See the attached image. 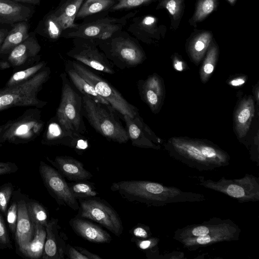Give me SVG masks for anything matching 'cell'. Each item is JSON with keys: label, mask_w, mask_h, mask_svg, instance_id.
Wrapping results in <instances>:
<instances>
[{"label": "cell", "mask_w": 259, "mask_h": 259, "mask_svg": "<svg viewBox=\"0 0 259 259\" xmlns=\"http://www.w3.org/2000/svg\"><path fill=\"white\" fill-rule=\"evenodd\" d=\"M170 155L192 168L210 171L230 164L227 153L214 146L199 143L175 142Z\"/></svg>", "instance_id": "cell-1"}, {"label": "cell", "mask_w": 259, "mask_h": 259, "mask_svg": "<svg viewBox=\"0 0 259 259\" xmlns=\"http://www.w3.org/2000/svg\"><path fill=\"white\" fill-rule=\"evenodd\" d=\"M134 200L149 206H162L177 202H195L206 200L201 194L185 192L175 187L149 181H138L132 190Z\"/></svg>", "instance_id": "cell-2"}, {"label": "cell", "mask_w": 259, "mask_h": 259, "mask_svg": "<svg viewBox=\"0 0 259 259\" xmlns=\"http://www.w3.org/2000/svg\"><path fill=\"white\" fill-rule=\"evenodd\" d=\"M50 74V68L46 66L26 81L0 89V111L17 107H44L47 102L39 99L37 95Z\"/></svg>", "instance_id": "cell-3"}, {"label": "cell", "mask_w": 259, "mask_h": 259, "mask_svg": "<svg viewBox=\"0 0 259 259\" xmlns=\"http://www.w3.org/2000/svg\"><path fill=\"white\" fill-rule=\"evenodd\" d=\"M96 41L107 59L121 69L136 66L144 59V52L137 39L127 31L122 30L108 39Z\"/></svg>", "instance_id": "cell-4"}, {"label": "cell", "mask_w": 259, "mask_h": 259, "mask_svg": "<svg viewBox=\"0 0 259 259\" xmlns=\"http://www.w3.org/2000/svg\"><path fill=\"white\" fill-rule=\"evenodd\" d=\"M82 99L84 116L98 133L107 139L119 144L128 141L125 128L111 110L88 96L82 95Z\"/></svg>", "instance_id": "cell-5"}, {"label": "cell", "mask_w": 259, "mask_h": 259, "mask_svg": "<svg viewBox=\"0 0 259 259\" xmlns=\"http://www.w3.org/2000/svg\"><path fill=\"white\" fill-rule=\"evenodd\" d=\"M44 125L39 108L27 109L16 119L5 123L0 132V147L5 143L18 145L32 142L40 135Z\"/></svg>", "instance_id": "cell-6"}, {"label": "cell", "mask_w": 259, "mask_h": 259, "mask_svg": "<svg viewBox=\"0 0 259 259\" xmlns=\"http://www.w3.org/2000/svg\"><path fill=\"white\" fill-rule=\"evenodd\" d=\"M137 12L115 18L103 16L92 21H85L73 28L64 30L62 36L67 38L81 37L103 40L111 37L114 34L123 30L130 19Z\"/></svg>", "instance_id": "cell-7"}, {"label": "cell", "mask_w": 259, "mask_h": 259, "mask_svg": "<svg viewBox=\"0 0 259 259\" xmlns=\"http://www.w3.org/2000/svg\"><path fill=\"white\" fill-rule=\"evenodd\" d=\"M61 97L55 117L64 128L81 134L86 128L82 117V99L74 90L66 73L60 74Z\"/></svg>", "instance_id": "cell-8"}, {"label": "cell", "mask_w": 259, "mask_h": 259, "mask_svg": "<svg viewBox=\"0 0 259 259\" xmlns=\"http://www.w3.org/2000/svg\"><path fill=\"white\" fill-rule=\"evenodd\" d=\"M198 184L206 188L225 194L239 202L259 200V179L250 174L239 179H228L222 177L218 181L197 177Z\"/></svg>", "instance_id": "cell-9"}, {"label": "cell", "mask_w": 259, "mask_h": 259, "mask_svg": "<svg viewBox=\"0 0 259 259\" xmlns=\"http://www.w3.org/2000/svg\"><path fill=\"white\" fill-rule=\"evenodd\" d=\"M78 217L96 222L119 237L123 232L120 217L105 200L96 197L77 200Z\"/></svg>", "instance_id": "cell-10"}, {"label": "cell", "mask_w": 259, "mask_h": 259, "mask_svg": "<svg viewBox=\"0 0 259 259\" xmlns=\"http://www.w3.org/2000/svg\"><path fill=\"white\" fill-rule=\"evenodd\" d=\"M75 70L94 88L97 93L106 100L110 106L122 116L134 117L138 115L136 108L104 78L76 61H70Z\"/></svg>", "instance_id": "cell-11"}, {"label": "cell", "mask_w": 259, "mask_h": 259, "mask_svg": "<svg viewBox=\"0 0 259 259\" xmlns=\"http://www.w3.org/2000/svg\"><path fill=\"white\" fill-rule=\"evenodd\" d=\"M72 47L67 55L94 70L113 74V66L99 49L96 40L85 38H72Z\"/></svg>", "instance_id": "cell-12"}, {"label": "cell", "mask_w": 259, "mask_h": 259, "mask_svg": "<svg viewBox=\"0 0 259 259\" xmlns=\"http://www.w3.org/2000/svg\"><path fill=\"white\" fill-rule=\"evenodd\" d=\"M41 46L35 32H30L28 37L13 49L5 58L0 59V69L13 68L18 71L39 62L38 55Z\"/></svg>", "instance_id": "cell-13"}, {"label": "cell", "mask_w": 259, "mask_h": 259, "mask_svg": "<svg viewBox=\"0 0 259 259\" xmlns=\"http://www.w3.org/2000/svg\"><path fill=\"white\" fill-rule=\"evenodd\" d=\"M39 172L45 186L58 204L78 210L77 200L72 195L65 178L56 169L40 161Z\"/></svg>", "instance_id": "cell-14"}, {"label": "cell", "mask_w": 259, "mask_h": 259, "mask_svg": "<svg viewBox=\"0 0 259 259\" xmlns=\"http://www.w3.org/2000/svg\"><path fill=\"white\" fill-rule=\"evenodd\" d=\"M41 144L47 146L64 145L81 154L89 147L88 140L81 134L64 128L55 116L48 122Z\"/></svg>", "instance_id": "cell-15"}, {"label": "cell", "mask_w": 259, "mask_h": 259, "mask_svg": "<svg viewBox=\"0 0 259 259\" xmlns=\"http://www.w3.org/2000/svg\"><path fill=\"white\" fill-rule=\"evenodd\" d=\"M241 230L235 223L211 233L207 235L188 237L179 241L184 248L195 251L199 248L225 241L239 240Z\"/></svg>", "instance_id": "cell-16"}, {"label": "cell", "mask_w": 259, "mask_h": 259, "mask_svg": "<svg viewBox=\"0 0 259 259\" xmlns=\"http://www.w3.org/2000/svg\"><path fill=\"white\" fill-rule=\"evenodd\" d=\"M46 238L42 259H64L67 239L66 235L61 230L59 220L51 218L46 227Z\"/></svg>", "instance_id": "cell-17"}, {"label": "cell", "mask_w": 259, "mask_h": 259, "mask_svg": "<svg viewBox=\"0 0 259 259\" xmlns=\"http://www.w3.org/2000/svg\"><path fill=\"white\" fill-rule=\"evenodd\" d=\"M35 12L34 6L13 0H0V28L10 29L14 24L29 21Z\"/></svg>", "instance_id": "cell-18"}, {"label": "cell", "mask_w": 259, "mask_h": 259, "mask_svg": "<svg viewBox=\"0 0 259 259\" xmlns=\"http://www.w3.org/2000/svg\"><path fill=\"white\" fill-rule=\"evenodd\" d=\"M46 159L68 180L72 182L88 180L93 175L84 167L83 164L72 157L56 156L54 159L47 157Z\"/></svg>", "instance_id": "cell-19"}, {"label": "cell", "mask_w": 259, "mask_h": 259, "mask_svg": "<svg viewBox=\"0 0 259 259\" xmlns=\"http://www.w3.org/2000/svg\"><path fill=\"white\" fill-rule=\"evenodd\" d=\"M69 224L78 236L95 243H109L112 241L110 235L102 227L91 220L76 215Z\"/></svg>", "instance_id": "cell-20"}, {"label": "cell", "mask_w": 259, "mask_h": 259, "mask_svg": "<svg viewBox=\"0 0 259 259\" xmlns=\"http://www.w3.org/2000/svg\"><path fill=\"white\" fill-rule=\"evenodd\" d=\"M233 222L230 219L213 218L203 223L186 226L178 229L174 233V238L177 241L192 237L207 235L224 228Z\"/></svg>", "instance_id": "cell-21"}, {"label": "cell", "mask_w": 259, "mask_h": 259, "mask_svg": "<svg viewBox=\"0 0 259 259\" xmlns=\"http://www.w3.org/2000/svg\"><path fill=\"white\" fill-rule=\"evenodd\" d=\"M18 218L14 235L16 244L19 248L29 242L34 233V224L28 211L25 198L17 199Z\"/></svg>", "instance_id": "cell-22"}, {"label": "cell", "mask_w": 259, "mask_h": 259, "mask_svg": "<svg viewBox=\"0 0 259 259\" xmlns=\"http://www.w3.org/2000/svg\"><path fill=\"white\" fill-rule=\"evenodd\" d=\"M127 31L137 40L148 41L156 34V19L152 16H134L127 23Z\"/></svg>", "instance_id": "cell-23"}, {"label": "cell", "mask_w": 259, "mask_h": 259, "mask_svg": "<svg viewBox=\"0 0 259 259\" xmlns=\"http://www.w3.org/2000/svg\"><path fill=\"white\" fill-rule=\"evenodd\" d=\"M29 29V21L17 22L11 27L0 47V59L6 57L28 37Z\"/></svg>", "instance_id": "cell-24"}, {"label": "cell", "mask_w": 259, "mask_h": 259, "mask_svg": "<svg viewBox=\"0 0 259 259\" xmlns=\"http://www.w3.org/2000/svg\"><path fill=\"white\" fill-rule=\"evenodd\" d=\"M84 0H61L53 10V13L64 30L75 27V19Z\"/></svg>", "instance_id": "cell-25"}, {"label": "cell", "mask_w": 259, "mask_h": 259, "mask_svg": "<svg viewBox=\"0 0 259 259\" xmlns=\"http://www.w3.org/2000/svg\"><path fill=\"white\" fill-rule=\"evenodd\" d=\"M65 71L73 84L82 95L88 96L97 103L111 107L106 100L97 93L93 87L75 70L70 61L66 62Z\"/></svg>", "instance_id": "cell-26"}, {"label": "cell", "mask_w": 259, "mask_h": 259, "mask_svg": "<svg viewBox=\"0 0 259 259\" xmlns=\"http://www.w3.org/2000/svg\"><path fill=\"white\" fill-rule=\"evenodd\" d=\"M46 238V228L39 225H34V233L32 239L25 245L18 248L24 256L32 258H41Z\"/></svg>", "instance_id": "cell-27"}, {"label": "cell", "mask_w": 259, "mask_h": 259, "mask_svg": "<svg viewBox=\"0 0 259 259\" xmlns=\"http://www.w3.org/2000/svg\"><path fill=\"white\" fill-rule=\"evenodd\" d=\"M63 31L62 26L53 10H51L39 21L34 32L50 40L54 41L62 36Z\"/></svg>", "instance_id": "cell-28"}, {"label": "cell", "mask_w": 259, "mask_h": 259, "mask_svg": "<svg viewBox=\"0 0 259 259\" xmlns=\"http://www.w3.org/2000/svg\"><path fill=\"white\" fill-rule=\"evenodd\" d=\"M123 116L126 125L125 130L132 145L143 148L153 147L144 136L143 125L138 116L132 117L124 115Z\"/></svg>", "instance_id": "cell-29"}, {"label": "cell", "mask_w": 259, "mask_h": 259, "mask_svg": "<svg viewBox=\"0 0 259 259\" xmlns=\"http://www.w3.org/2000/svg\"><path fill=\"white\" fill-rule=\"evenodd\" d=\"M115 3L116 0H84L75 21L87 19L99 13L109 12Z\"/></svg>", "instance_id": "cell-30"}, {"label": "cell", "mask_w": 259, "mask_h": 259, "mask_svg": "<svg viewBox=\"0 0 259 259\" xmlns=\"http://www.w3.org/2000/svg\"><path fill=\"white\" fill-rule=\"evenodd\" d=\"M46 65L47 62L42 61L16 71L9 78L5 87L17 85L28 80L46 67Z\"/></svg>", "instance_id": "cell-31"}, {"label": "cell", "mask_w": 259, "mask_h": 259, "mask_svg": "<svg viewBox=\"0 0 259 259\" xmlns=\"http://www.w3.org/2000/svg\"><path fill=\"white\" fill-rule=\"evenodd\" d=\"M70 191L77 200L96 197L98 195L94 183L88 180L68 183Z\"/></svg>", "instance_id": "cell-32"}, {"label": "cell", "mask_w": 259, "mask_h": 259, "mask_svg": "<svg viewBox=\"0 0 259 259\" xmlns=\"http://www.w3.org/2000/svg\"><path fill=\"white\" fill-rule=\"evenodd\" d=\"M27 207L34 225H39L46 228L49 220L47 209L38 201L33 199L27 200Z\"/></svg>", "instance_id": "cell-33"}, {"label": "cell", "mask_w": 259, "mask_h": 259, "mask_svg": "<svg viewBox=\"0 0 259 259\" xmlns=\"http://www.w3.org/2000/svg\"><path fill=\"white\" fill-rule=\"evenodd\" d=\"M159 241L158 238L152 236L144 239L131 238V241L135 243L138 248L145 252L148 258H158L157 245Z\"/></svg>", "instance_id": "cell-34"}, {"label": "cell", "mask_w": 259, "mask_h": 259, "mask_svg": "<svg viewBox=\"0 0 259 259\" xmlns=\"http://www.w3.org/2000/svg\"><path fill=\"white\" fill-rule=\"evenodd\" d=\"M217 0H199L195 13L192 18L193 23L202 21L210 14L216 7Z\"/></svg>", "instance_id": "cell-35"}, {"label": "cell", "mask_w": 259, "mask_h": 259, "mask_svg": "<svg viewBox=\"0 0 259 259\" xmlns=\"http://www.w3.org/2000/svg\"><path fill=\"white\" fill-rule=\"evenodd\" d=\"M184 0H162L160 7L167 10L174 21L179 20L183 12Z\"/></svg>", "instance_id": "cell-36"}, {"label": "cell", "mask_w": 259, "mask_h": 259, "mask_svg": "<svg viewBox=\"0 0 259 259\" xmlns=\"http://www.w3.org/2000/svg\"><path fill=\"white\" fill-rule=\"evenodd\" d=\"M155 0H116L110 12L128 10L148 5Z\"/></svg>", "instance_id": "cell-37"}, {"label": "cell", "mask_w": 259, "mask_h": 259, "mask_svg": "<svg viewBox=\"0 0 259 259\" xmlns=\"http://www.w3.org/2000/svg\"><path fill=\"white\" fill-rule=\"evenodd\" d=\"M13 191V186L11 183L4 184L0 187V211L4 217H6Z\"/></svg>", "instance_id": "cell-38"}, {"label": "cell", "mask_w": 259, "mask_h": 259, "mask_svg": "<svg viewBox=\"0 0 259 259\" xmlns=\"http://www.w3.org/2000/svg\"><path fill=\"white\" fill-rule=\"evenodd\" d=\"M211 33L204 31L199 33L192 42V51L196 54H199L207 48L212 38Z\"/></svg>", "instance_id": "cell-39"}, {"label": "cell", "mask_w": 259, "mask_h": 259, "mask_svg": "<svg viewBox=\"0 0 259 259\" xmlns=\"http://www.w3.org/2000/svg\"><path fill=\"white\" fill-rule=\"evenodd\" d=\"M6 217L11 232L15 235L18 218L17 199L11 202L7 209Z\"/></svg>", "instance_id": "cell-40"}, {"label": "cell", "mask_w": 259, "mask_h": 259, "mask_svg": "<svg viewBox=\"0 0 259 259\" xmlns=\"http://www.w3.org/2000/svg\"><path fill=\"white\" fill-rule=\"evenodd\" d=\"M132 238L144 239L152 236V233L149 226L141 223H138L130 230Z\"/></svg>", "instance_id": "cell-41"}, {"label": "cell", "mask_w": 259, "mask_h": 259, "mask_svg": "<svg viewBox=\"0 0 259 259\" xmlns=\"http://www.w3.org/2000/svg\"><path fill=\"white\" fill-rule=\"evenodd\" d=\"M0 248L2 249L12 248L10 237L8 233L3 215L0 211Z\"/></svg>", "instance_id": "cell-42"}, {"label": "cell", "mask_w": 259, "mask_h": 259, "mask_svg": "<svg viewBox=\"0 0 259 259\" xmlns=\"http://www.w3.org/2000/svg\"><path fill=\"white\" fill-rule=\"evenodd\" d=\"M65 256L70 259H88L87 257L81 254L74 246L69 244L66 245Z\"/></svg>", "instance_id": "cell-43"}, {"label": "cell", "mask_w": 259, "mask_h": 259, "mask_svg": "<svg viewBox=\"0 0 259 259\" xmlns=\"http://www.w3.org/2000/svg\"><path fill=\"white\" fill-rule=\"evenodd\" d=\"M18 169L17 165L11 162H0V176L16 172Z\"/></svg>", "instance_id": "cell-44"}, {"label": "cell", "mask_w": 259, "mask_h": 259, "mask_svg": "<svg viewBox=\"0 0 259 259\" xmlns=\"http://www.w3.org/2000/svg\"><path fill=\"white\" fill-rule=\"evenodd\" d=\"M250 117V111L249 108L245 107L239 113L237 117L238 122L241 124L246 123Z\"/></svg>", "instance_id": "cell-45"}, {"label": "cell", "mask_w": 259, "mask_h": 259, "mask_svg": "<svg viewBox=\"0 0 259 259\" xmlns=\"http://www.w3.org/2000/svg\"><path fill=\"white\" fill-rule=\"evenodd\" d=\"M74 247L77 249L81 254L85 256L88 259H102V258L99 255L93 253L89 251L87 249L80 247L75 246Z\"/></svg>", "instance_id": "cell-46"}, {"label": "cell", "mask_w": 259, "mask_h": 259, "mask_svg": "<svg viewBox=\"0 0 259 259\" xmlns=\"http://www.w3.org/2000/svg\"><path fill=\"white\" fill-rule=\"evenodd\" d=\"M16 2L30 5H39L41 0H13Z\"/></svg>", "instance_id": "cell-47"}, {"label": "cell", "mask_w": 259, "mask_h": 259, "mask_svg": "<svg viewBox=\"0 0 259 259\" xmlns=\"http://www.w3.org/2000/svg\"><path fill=\"white\" fill-rule=\"evenodd\" d=\"M214 69L213 65L210 63V62H208L207 63H206L203 67L204 71L205 73L209 74L212 73Z\"/></svg>", "instance_id": "cell-48"}, {"label": "cell", "mask_w": 259, "mask_h": 259, "mask_svg": "<svg viewBox=\"0 0 259 259\" xmlns=\"http://www.w3.org/2000/svg\"><path fill=\"white\" fill-rule=\"evenodd\" d=\"M9 31L8 28H0V47L2 44L5 37L6 36Z\"/></svg>", "instance_id": "cell-49"}, {"label": "cell", "mask_w": 259, "mask_h": 259, "mask_svg": "<svg viewBox=\"0 0 259 259\" xmlns=\"http://www.w3.org/2000/svg\"><path fill=\"white\" fill-rule=\"evenodd\" d=\"M245 82V80L242 78H237L232 80L230 82L231 85L233 86H239L243 84Z\"/></svg>", "instance_id": "cell-50"}, {"label": "cell", "mask_w": 259, "mask_h": 259, "mask_svg": "<svg viewBox=\"0 0 259 259\" xmlns=\"http://www.w3.org/2000/svg\"><path fill=\"white\" fill-rule=\"evenodd\" d=\"M175 68L179 71H182L183 70L182 62L177 61L175 64Z\"/></svg>", "instance_id": "cell-51"}, {"label": "cell", "mask_w": 259, "mask_h": 259, "mask_svg": "<svg viewBox=\"0 0 259 259\" xmlns=\"http://www.w3.org/2000/svg\"><path fill=\"white\" fill-rule=\"evenodd\" d=\"M5 126V124H3L2 125H0V132L2 131Z\"/></svg>", "instance_id": "cell-52"}, {"label": "cell", "mask_w": 259, "mask_h": 259, "mask_svg": "<svg viewBox=\"0 0 259 259\" xmlns=\"http://www.w3.org/2000/svg\"><path fill=\"white\" fill-rule=\"evenodd\" d=\"M230 3H233L235 0H228Z\"/></svg>", "instance_id": "cell-53"}]
</instances>
